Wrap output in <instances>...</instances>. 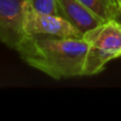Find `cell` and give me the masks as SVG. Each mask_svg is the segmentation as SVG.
<instances>
[{
	"label": "cell",
	"mask_w": 121,
	"mask_h": 121,
	"mask_svg": "<svg viewBox=\"0 0 121 121\" xmlns=\"http://www.w3.org/2000/svg\"><path fill=\"white\" fill-rule=\"evenodd\" d=\"M23 27L27 35H50L81 38L83 34L59 15L39 14L28 3L25 8Z\"/></svg>",
	"instance_id": "277c9868"
},
{
	"label": "cell",
	"mask_w": 121,
	"mask_h": 121,
	"mask_svg": "<svg viewBox=\"0 0 121 121\" xmlns=\"http://www.w3.org/2000/svg\"><path fill=\"white\" fill-rule=\"evenodd\" d=\"M103 21L116 19L120 13L116 0H79Z\"/></svg>",
	"instance_id": "8992f818"
},
{
	"label": "cell",
	"mask_w": 121,
	"mask_h": 121,
	"mask_svg": "<svg viewBox=\"0 0 121 121\" xmlns=\"http://www.w3.org/2000/svg\"><path fill=\"white\" fill-rule=\"evenodd\" d=\"M27 3L39 14L59 15L57 0H27Z\"/></svg>",
	"instance_id": "52a82bcc"
},
{
	"label": "cell",
	"mask_w": 121,
	"mask_h": 121,
	"mask_svg": "<svg viewBox=\"0 0 121 121\" xmlns=\"http://www.w3.org/2000/svg\"><path fill=\"white\" fill-rule=\"evenodd\" d=\"M57 12L83 35L104 22L79 0H57Z\"/></svg>",
	"instance_id": "5b68a950"
},
{
	"label": "cell",
	"mask_w": 121,
	"mask_h": 121,
	"mask_svg": "<svg viewBox=\"0 0 121 121\" xmlns=\"http://www.w3.org/2000/svg\"><path fill=\"white\" fill-rule=\"evenodd\" d=\"M16 51L26 64L49 77L70 79L83 75L88 43L84 37L28 35Z\"/></svg>",
	"instance_id": "6da1fadb"
},
{
	"label": "cell",
	"mask_w": 121,
	"mask_h": 121,
	"mask_svg": "<svg viewBox=\"0 0 121 121\" xmlns=\"http://www.w3.org/2000/svg\"><path fill=\"white\" fill-rule=\"evenodd\" d=\"M27 0H0V42L17 50L26 39L25 8Z\"/></svg>",
	"instance_id": "3957f363"
},
{
	"label": "cell",
	"mask_w": 121,
	"mask_h": 121,
	"mask_svg": "<svg viewBox=\"0 0 121 121\" xmlns=\"http://www.w3.org/2000/svg\"><path fill=\"white\" fill-rule=\"evenodd\" d=\"M83 37L88 43L83 75L98 74L108 62L121 57V23L116 19L105 21Z\"/></svg>",
	"instance_id": "7a4b0ae2"
},
{
	"label": "cell",
	"mask_w": 121,
	"mask_h": 121,
	"mask_svg": "<svg viewBox=\"0 0 121 121\" xmlns=\"http://www.w3.org/2000/svg\"><path fill=\"white\" fill-rule=\"evenodd\" d=\"M116 20H118L121 23V13H119V14H118V16L116 17Z\"/></svg>",
	"instance_id": "9c48e42d"
},
{
	"label": "cell",
	"mask_w": 121,
	"mask_h": 121,
	"mask_svg": "<svg viewBox=\"0 0 121 121\" xmlns=\"http://www.w3.org/2000/svg\"><path fill=\"white\" fill-rule=\"evenodd\" d=\"M116 2H117L118 8H119V11H120V13H121V0H116Z\"/></svg>",
	"instance_id": "ba28073f"
}]
</instances>
